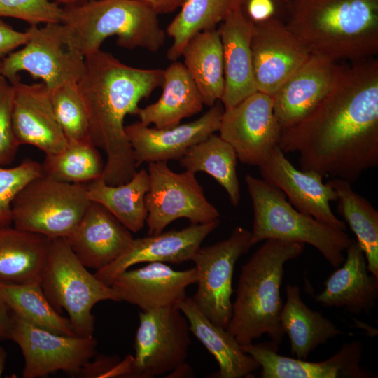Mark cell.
<instances>
[{"instance_id": "1", "label": "cell", "mask_w": 378, "mask_h": 378, "mask_svg": "<svg viewBox=\"0 0 378 378\" xmlns=\"http://www.w3.org/2000/svg\"><path fill=\"white\" fill-rule=\"evenodd\" d=\"M278 146L298 153L300 169L351 183L378 164V62L341 66L326 97L281 130Z\"/></svg>"}, {"instance_id": "2", "label": "cell", "mask_w": 378, "mask_h": 378, "mask_svg": "<svg viewBox=\"0 0 378 378\" xmlns=\"http://www.w3.org/2000/svg\"><path fill=\"white\" fill-rule=\"evenodd\" d=\"M163 76V69L132 67L101 50L85 57L77 86L91 142L106 155L102 176L106 183H125L137 172L125 118L136 114L140 101L162 85Z\"/></svg>"}, {"instance_id": "3", "label": "cell", "mask_w": 378, "mask_h": 378, "mask_svg": "<svg viewBox=\"0 0 378 378\" xmlns=\"http://www.w3.org/2000/svg\"><path fill=\"white\" fill-rule=\"evenodd\" d=\"M286 25L312 55L336 62L378 52V0H290Z\"/></svg>"}, {"instance_id": "4", "label": "cell", "mask_w": 378, "mask_h": 378, "mask_svg": "<svg viewBox=\"0 0 378 378\" xmlns=\"http://www.w3.org/2000/svg\"><path fill=\"white\" fill-rule=\"evenodd\" d=\"M305 244L267 239L241 267L232 316L226 328L241 346L267 334L279 346L284 336L280 315L284 265L299 257Z\"/></svg>"}, {"instance_id": "5", "label": "cell", "mask_w": 378, "mask_h": 378, "mask_svg": "<svg viewBox=\"0 0 378 378\" xmlns=\"http://www.w3.org/2000/svg\"><path fill=\"white\" fill-rule=\"evenodd\" d=\"M64 44L85 57L100 50L105 39L116 36L122 48L156 52L166 33L158 15L138 0H91L62 8L59 22Z\"/></svg>"}, {"instance_id": "6", "label": "cell", "mask_w": 378, "mask_h": 378, "mask_svg": "<svg viewBox=\"0 0 378 378\" xmlns=\"http://www.w3.org/2000/svg\"><path fill=\"white\" fill-rule=\"evenodd\" d=\"M245 181L253 209L252 246L267 239L308 244L332 266H341L343 252L352 241L344 230L300 212L281 190L263 179L248 174Z\"/></svg>"}, {"instance_id": "7", "label": "cell", "mask_w": 378, "mask_h": 378, "mask_svg": "<svg viewBox=\"0 0 378 378\" xmlns=\"http://www.w3.org/2000/svg\"><path fill=\"white\" fill-rule=\"evenodd\" d=\"M40 284L53 307L66 311L74 332L80 337L93 336L95 320L92 310L96 304L120 301L111 286L82 264L66 238L51 239Z\"/></svg>"}, {"instance_id": "8", "label": "cell", "mask_w": 378, "mask_h": 378, "mask_svg": "<svg viewBox=\"0 0 378 378\" xmlns=\"http://www.w3.org/2000/svg\"><path fill=\"white\" fill-rule=\"evenodd\" d=\"M91 201L87 183L58 181L43 175L29 181L12 204V223L52 239L68 237Z\"/></svg>"}, {"instance_id": "9", "label": "cell", "mask_w": 378, "mask_h": 378, "mask_svg": "<svg viewBox=\"0 0 378 378\" xmlns=\"http://www.w3.org/2000/svg\"><path fill=\"white\" fill-rule=\"evenodd\" d=\"M139 317L130 377L153 378L186 364L190 330L176 305L141 311Z\"/></svg>"}, {"instance_id": "10", "label": "cell", "mask_w": 378, "mask_h": 378, "mask_svg": "<svg viewBox=\"0 0 378 378\" xmlns=\"http://www.w3.org/2000/svg\"><path fill=\"white\" fill-rule=\"evenodd\" d=\"M149 188L145 197L148 234H158L172 222L186 218L191 224L219 219L218 209L206 199L195 173L176 172L167 162L148 163Z\"/></svg>"}, {"instance_id": "11", "label": "cell", "mask_w": 378, "mask_h": 378, "mask_svg": "<svg viewBox=\"0 0 378 378\" xmlns=\"http://www.w3.org/2000/svg\"><path fill=\"white\" fill-rule=\"evenodd\" d=\"M251 246V232L237 227L227 239L200 247L192 259L197 273V289L191 298L209 321L225 329L232 312L234 267Z\"/></svg>"}, {"instance_id": "12", "label": "cell", "mask_w": 378, "mask_h": 378, "mask_svg": "<svg viewBox=\"0 0 378 378\" xmlns=\"http://www.w3.org/2000/svg\"><path fill=\"white\" fill-rule=\"evenodd\" d=\"M27 31L29 38L23 48L1 60L0 74L12 84L20 80L19 72L27 71L41 79L50 92L66 84L77 83L85 57L65 46L59 23L30 26Z\"/></svg>"}, {"instance_id": "13", "label": "cell", "mask_w": 378, "mask_h": 378, "mask_svg": "<svg viewBox=\"0 0 378 378\" xmlns=\"http://www.w3.org/2000/svg\"><path fill=\"white\" fill-rule=\"evenodd\" d=\"M12 321L10 340L22 351L24 378L43 377L60 370L75 374L97 352V340L93 336L57 334L31 325L13 313Z\"/></svg>"}, {"instance_id": "14", "label": "cell", "mask_w": 378, "mask_h": 378, "mask_svg": "<svg viewBox=\"0 0 378 378\" xmlns=\"http://www.w3.org/2000/svg\"><path fill=\"white\" fill-rule=\"evenodd\" d=\"M219 136L234 148L237 159L259 166L278 146L281 128L274 111L272 96L256 91L224 109Z\"/></svg>"}, {"instance_id": "15", "label": "cell", "mask_w": 378, "mask_h": 378, "mask_svg": "<svg viewBox=\"0 0 378 378\" xmlns=\"http://www.w3.org/2000/svg\"><path fill=\"white\" fill-rule=\"evenodd\" d=\"M251 50L256 90L271 96L312 55L277 18L254 24Z\"/></svg>"}, {"instance_id": "16", "label": "cell", "mask_w": 378, "mask_h": 378, "mask_svg": "<svg viewBox=\"0 0 378 378\" xmlns=\"http://www.w3.org/2000/svg\"><path fill=\"white\" fill-rule=\"evenodd\" d=\"M262 179L281 190L300 212L335 228L346 231V223L336 217L330 202L337 193L329 181L313 172L296 169L276 146L258 166Z\"/></svg>"}, {"instance_id": "17", "label": "cell", "mask_w": 378, "mask_h": 378, "mask_svg": "<svg viewBox=\"0 0 378 378\" xmlns=\"http://www.w3.org/2000/svg\"><path fill=\"white\" fill-rule=\"evenodd\" d=\"M262 368V378H371L375 374L360 365L362 343L345 342L332 357L321 362L290 358L277 354L272 342L241 346Z\"/></svg>"}, {"instance_id": "18", "label": "cell", "mask_w": 378, "mask_h": 378, "mask_svg": "<svg viewBox=\"0 0 378 378\" xmlns=\"http://www.w3.org/2000/svg\"><path fill=\"white\" fill-rule=\"evenodd\" d=\"M223 111L216 102L198 119L170 128L150 127L139 121L125 126L136 167L179 160L189 148L218 131Z\"/></svg>"}, {"instance_id": "19", "label": "cell", "mask_w": 378, "mask_h": 378, "mask_svg": "<svg viewBox=\"0 0 378 378\" xmlns=\"http://www.w3.org/2000/svg\"><path fill=\"white\" fill-rule=\"evenodd\" d=\"M219 219L202 224H191L143 238L134 239L128 249L111 264L96 271L95 276L111 286L113 281L132 266L142 262L180 264L192 260L204 239L219 225Z\"/></svg>"}, {"instance_id": "20", "label": "cell", "mask_w": 378, "mask_h": 378, "mask_svg": "<svg viewBox=\"0 0 378 378\" xmlns=\"http://www.w3.org/2000/svg\"><path fill=\"white\" fill-rule=\"evenodd\" d=\"M197 281L195 267L178 271L164 262H153L125 270L111 286L120 301L148 311L176 305L186 297V288Z\"/></svg>"}, {"instance_id": "21", "label": "cell", "mask_w": 378, "mask_h": 378, "mask_svg": "<svg viewBox=\"0 0 378 378\" xmlns=\"http://www.w3.org/2000/svg\"><path fill=\"white\" fill-rule=\"evenodd\" d=\"M12 122L20 145L36 147L46 155L61 152L68 144L54 113L50 92L43 83H12Z\"/></svg>"}, {"instance_id": "22", "label": "cell", "mask_w": 378, "mask_h": 378, "mask_svg": "<svg viewBox=\"0 0 378 378\" xmlns=\"http://www.w3.org/2000/svg\"><path fill=\"white\" fill-rule=\"evenodd\" d=\"M312 55L272 95L274 114L281 130L311 113L332 89L341 66Z\"/></svg>"}, {"instance_id": "23", "label": "cell", "mask_w": 378, "mask_h": 378, "mask_svg": "<svg viewBox=\"0 0 378 378\" xmlns=\"http://www.w3.org/2000/svg\"><path fill=\"white\" fill-rule=\"evenodd\" d=\"M131 232L104 206L91 202L66 239L82 264L97 271L128 249L134 239Z\"/></svg>"}, {"instance_id": "24", "label": "cell", "mask_w": 378, "mask_h": 378, "mask_svg": "<svg viewBox=\"0 0 378 378\" xmlns=\"http://www.w3.org/2000/svg\"><path fill=\"white\" fill-rule=\"evenodd\" d=\"M346 258L326 280L324 290L314 296L316 302L342 308L353 314H370L378 298V277L368 270L363 251L352 239Z\"/></svg>"}, {"instance_id": "25", "label": "cell", "mask_w": 378, "mask_h": 378, "mask_svg": "<svg viewBox=\"0 0 378 378\" xmlns=\"http://www.w3.org/2000/svg\"><path fill=\"white\" fill-rule=\"evenodd\" d=\"M254 24L240 8L220 23L218 31L223 48L225 88L220 99L228 109L257 91L253 69L251 40Z\"/></svg>"}, {"instance_id": "26", "label": "cell", "mask_w": 378, "mask_h": 378, "mask_svg": "<svg viewBox=\"0 0 378 378\" xmlns=\"http://www.w3.org/2000/svg\"><path fill=\"white\" fill-rule=\"evenodd\" d=\"M176 306L186 316L190 332L217 361L219 370L214 377H248L260 368L226 329L213 323L200 312L191 297L186 296Z\"/></svg>"}, {"instance_id": "27", "label": "cell", "mask_w": 378, "mask_h": 378, "mask_svg": "<svg viewBox=\"0 0 378 378\" xmlns=\"http://www.w3.org/2000/svg\"><path fill=\"white\" fill-rule=\"evenodd\" d=\"M161 85L160 99L139 108L136 112L144 125L153 124L156 128H170L202 110L204 104L202 96L183 63L174 61L164 70Z\"/></svg>"}, {"instance_id": "28", "label": "cell", "mask_w": 378, "mask_h": 378, "mask_svg": "<svg viewBox=\"0 0 378 378\" xmlns=\"http://www.w3.org/2000/svg\"><path fill=\"white\" fill-rule=\"evenodd\" d=\"M51 239L15 227H0V283L40 282Z\"/></svg>"}, {"instance_id": "29", "label": "cell", "mask_w": 378, "mask_h": 378, "mask_svg": "<svg viewBox=\"0 0 378 378\" xmlns=\"http://www.w3.org/2000/svg\"><path fill=\"white\" fill-rule=\"evenodd\" d=\"M286 293L280 315L283 331L289 338L291 354L307 360L312 351L342 332L330 320L306 305L298 285L288 284Z\"/></svg>"}, {"instance_id": "30", "label": "cell", "mask_w": 378, "mask_h": 378, "mask_svg": "<svg viewBox=\"0 0 378 378\" xmlns=\"http://www.w3.org/2000/svg\"><path fill=\"white\" fill-rule=\"evenodd\" d=\"M181 56L204 104L212 106L221 99L225 88L223 48L218 29L193 35L184 46Z\"/></svg>"}, {"instance_id": "31", "label": "cell", "mask_w": 378, "mask_h": 378, "mask_svg": "<svg viewBox=\"0 0 378 378\" xmlns=\"http://www.w3.org/2000/svg\"><path fill=\"white\" fill-rule=\"evenodd\" d=\"M149 188L148 171L141 169L125 183L110 185L101 176L87 183L88 198L104 206L130 231L137 232L147 217L145 197Z\"/></svg>"}, {"instance_id": "32", "label": "cell", "mask_w": 378, "mask_h": 378, "mask_svg": "<svg viewBox=\"0 0 378 378\" xmlns=\"http://www.w3.org/2000/svg\"><path fill=\"white\" fill-rule=\"evenodd\" d=\"M185 170L211 176L226 191L230 203L237 206L241 200L237 174V157L233 147L213 134L189 148L179 160Z\"/></svg>"}, {"instance_id": "33", "label": "cell", "mask_w": 378, "mask_h": 378, "mask_svg": "<svg viewBox=\"0 0 378 378\" xmlns=\"http://www.w3.org/2000/svg\"><path fill=\"white\" fill-rule=\"evenodd\" d=\"M335 189L337 211L355 234L364 252L368 270L378 277V211L365 197L355 192L351 183L340 178L329 181Z\"/></svg>"}, {"instance_id": "34", "label": "cell", "mask_w": 378, "mask_h": 378, "mask_svg": "<svg viewBox=\"0 0 378 378\" xmlns=\"http://www.w3.org/2000/svg\"><path fill=\"white\" fill-rule=\"evenodd\" d=\"M243 0H186L179 13L168 25L166 33L173 38L167 57L176 61L187 41L195 34L216 29V26L234 10Z\"/></svg>"}, {"instance_id": "35", "label": "cell", "mask_w": 378, "mask_h": 378, "mask_svg": "<svg viewBox=\"0 0 378 378\" xmlns=\"http://www.w3.org/2000/svg\"><path fill=\"white\" fill-rule=\"evenodd\" d=\"M0 298L13 314L31 325L57 334L76 335L69 320L50 304L40 282L0 283Z\"/></svg>"}, {"instance_id": "36", "label": "cell", "mask_w": 378, "mask_h": 378, "mask_svg": "<svg viewBox=\"0 0 378 378\" xmlns=\"http://www.w3.org/2000/svg\"><path fill=\"white\" fill-rule=\"evenodd\" d=\"M104 164L90 141H70L61 152L46 155L43 175L74 183H88L102 176Z\"/></svg>"}, {"instance_id": "37", "label": "cell", "mask_w": 378, "mask_h": 378, "mask_svg": "<svg viewBox=\"0 0 378 378\" xmlns=\"http://www.w3.org/2000/svg\"><path fill=\"white\" fill-rule=\"evenodd\" d=\"M50 97L56 119L68 142H91L88 113L77 83L64 85L51 91Z\"/></svg>"}, {"instance_id": "38", "label": "cell", "mask_w": 378, "mask_h": 378, "mask_svg": "<svg viewBox=\"0 0 378 378\" xmlns=\"http://www.w3.org/2000/svg\"><path fill=\"white\" fill-rule=\"evenodd\" d=\"M43 175L42 164L31 160L10 168L0 165V227L12 223V204L18 192L29 181Z\"/></svg>"}, {"instance_id": "39", "label": "cell", "mask_w": 378, "mask_h": 378, "mask_svg": "<svg viewBox=\"0 0 378 378\" xmlns=\"http://www.w3.org/2000/svg\"><path fill=\"white\" fill-rule=\"evenodd\" d=\"M62 8L49 0H0V18L22 20L30 26L59 23Z\"/></svg>"}, {"instance_id": "40", "label": "cell", "mask_w": 378, "mask_h": 378, "mask_svg": "<svg viewBox=\"0 0 378 378\" xmlns=\"http://www.w3.org/2000/svg\"><path fill=\"white\" fill-rule=\"evenodd\" d=\"M13 85L0 74V165L10 164L20 146L12 122Z\"/></svg>"}, {"instance_id": "41", "label": "cell", "mask_w": 378, "mask_h": 378, "mask_svg": "<svg viewBox=\"0 0 378 378\" xmlns=\"http://www.w3.org/2000/svg\"><path fill=\"white\" fill-rule=\"evenodd\" d=\"M241 9L245 17L254 24L276 18L274 0H243Z\"/></svg>"}, {"instance_id": "42", "label": "cell", "mask_w": 378, "mask_h": 378, "mask_svg": "<svg viewBox=\"0 0 378 378\" xmlns=\"http://www.w3.org/2000/svg\"><path fill=\"white\" fill-rule=\"evenodd\" d=\"M29 38L27 31L21 32L13 29L0 18V60L26 43Z\"/></svg>"}, {"instance_id": "43", "label": "cell", "mask_w": 378, "mask_h": 378, "mask_svg": "<svg viewBox=\"0 0 378 378\" xmlns=\"http://www.w3.org/2000/svg\"><path fill=\"white\" fill-rule=\"evenodd\" d=\"M153 10L158 15L168 14L181 7L186 0H138Z\"/></svg>"}, {"instance_id": "44", "label": "cell", "mask_w": 378, "mask_h": 378, "mask_svg": "<svg viewBox=\"0 0 378 378\" xmlns=\"http://www.w3.org/2000/svg\"><path fill=\"white\" fill-rule=\"evenodd\" d=\"M12 323V313L0 298V342L10 340Z\"/></svg>"}, {"instance_id": "45", "label": "cell", "mask_w": 378, "mask_h": 378, "mask_svg": "<svg viewBox=\"0 0 378 378\" xmlns=\"http://www.w3.org/2000/svg\"><path fill=\"white\" fill-rule=\"evenodd\" d=\"M6 358L7 352L3 346H0V377L4 372Z\"/></svg>"}, {"instance_id": "46", "label": "cell", "mask_w": 378, "mask_h": 378, "mask_svg": "<svg viewBox=\"0 0 378 378\" xmlns=\"http://www.w3.org/2000/svg\"><path fill=\"white\" fill-rule=\"evenodd\" d=\"M59 1H62L63 3H65L68 5L75 4L76 2L80 1V0H59Z\"/></svg>"}, {"instance_id": "47", "label": "cell", "mask_w": 378, "mask_h": 378, "mask_svg": "<svg viewBox=\"0 0 378 378\" xmlns=\"http://www.w3.org/2000/svg\"><path fill=\"white\" fill-rule=\"evenodd\" d=\"M286 5L288 4L290 0H282Z\"/></svg>"}, {"instance_id": "48", "label": "cell", "mask_w": 378, "mask_h": 378, "mask_svg": "<svg viewBox=\"0 0 378 378\" xmlns=\"http://www.w3.org/2000/svg\"><path fill=\"white\" fill-rule=\"evenodd\" d=\"M0 67H1V60H0Z\"/></svg>"}]
</instances>
